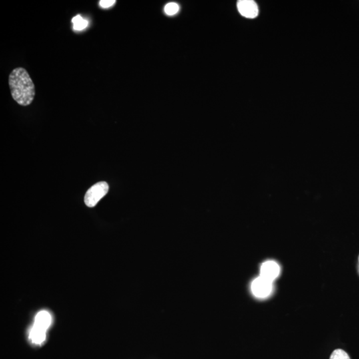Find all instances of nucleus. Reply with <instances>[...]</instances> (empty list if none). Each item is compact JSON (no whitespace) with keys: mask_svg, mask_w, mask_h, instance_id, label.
Segmentation results:
<instances>
[{"mask_svg":"<svg viewBox=\"0 0 359 359\" xmlns=\"http://www.w3.org/2000/svg\"><path fill=\"white\" fill-rule=\"evenodd\" d=\"M116 3L115 0H101L99 1L100 7L106 9L109 8L115 5Z\"/></svg>","mask_w":359,"mask_h":359,"instance_id":"nucleus-11","label":"nucleus"},{"mask_svg":"<svg viewBox=\"0 0 359 359\" xmlns=\"http://www.w3.org/2000/svg\"><path fill=\"white\" fill-rule=\"evenodd\" d=\"M251 292L257 298H266L272 292L273 282L259 275L251 283Z\"/></svg>","mask_w":359,"mask_h":359,"instance_id":"nucleus-3","label":"nucleus"},{"mask_svg":"<svg viewBox=\"0 0 359 359\" xmlns=\"http://www.w3.org/2000/svg\"><path fill=\"white\" fill-rule=\"evenodd\" d=\"M237 5L239 13L245 17L255 18L258 15V7L252 0H240L237 2Z\"/></svg>","mask_w":359,"mask_h":359,"instance_id":"nucleus-5","label":"nucleus"},{"mask_svg":"<svg viewBox=\"0 0 359 359\" xmlns=\"http://www.w3.org/2000/svg\"><path fill=\"white\" fill-rule=\"evenodd\" d=\"M46 338V330L33 325L30 332V339L35 344H41Z\"/></svg>","mask_w":359,"mask_h":359,"instance_id":"nucleus-7","label":"nucleus"},{"mask_svg":"<svg viewBox=\"0 0 359 359\" xmlns=\"http://www.w3.org/2000/svg\"><path fill=\"white\" fill-rule=\"evenodd\" d=\"M71 21L73 23V29L76 31H82V30L87 28L88 25H89V21L87 19H84L80 15L74 17Z\"/></svg>","mask_w":359,"mask_h":359,"instance_id":"nucleus-8","label":"nucleus"},{"mask_svg":"<svg viewBox=\"0 0 359 359\" xmlns=\"http://www.w3.org/2000/svg\"><path fill=\"white\" fill-rule=\"evenodd\" d=\"M9 85L12 98L19 105L28 106L35 96V85L25 69L16 68L10 73Z\"/></svg>","mask_w":359,"mask_h":359,"instance_id":"nucleus-1","label":"nucleus"},{"mask_svg":"<svg viewBox=\"0 0 359 359\" xmlns=\"http://www.w3.org/2000/svg\"><path fill=\"white\" fill-rule=\"evenodd\" d=\"M51 323V316L47 311H42L37 313L35 319L34 325L40 327V328L47 329L49 328Z\"/></svg>","mask_w":359,"mask_h":359,"instance_id":"nucleus-6","label":"nucleus"},{"mask_svg":"<svg viewBox=\"0 0 359 359\" xmlns=\"http://www.w3.org/2000/svg\"><path fill=\"white\" fill-rule=\"evenodd\" d=\"M180 7L179 4L175 2H171L167 3L165 7V12L169 15H174L179 11Z\"/></svg>","mask_w":359,"mask_h":359,"instance_id":"nucleus-9","label":"nucleus"},{"mask_svg":"<svg viewBox=\"0 0 359 359\" xmlns=\"http://www.w3.org/2000/svg\"><path fill=\"white\" fill-rule=\"evenodd\" d=\"M330 359H351L349 355L342 349H336L331 355Z\"/></svg>","mask_w":359,"mask_h":359,"instance_id":"nucleus-10","label":"nucleus"},{"mask_svg":"<svg viewBox=\"0 0 359 359\" xmlns=\"http://www.w3.org/2000/svg\"><path fill=\"white\" fill-rule=\"evenodd\" d=\"M280 270L278 263L274 261H267L261 265L260 276L273 282L280 274Z\"/></svg>","mask_w":359,"mask_h":359,"instance_id":"nucleus-4","label":"nucleus"},{"mask_svg":"<svg viewBox=\"0 0 359 359\" xmlns=\"http://www.w3.org/2000/svg\"><path fill=\"white\" fill-rule=\"evenodd\" d=\"M109 185L105 181H100L88 189L85 195V203L89 207H95L109 191Z\"/></svg>","mask_w":359,"mask_h":359,"instance_id":"nucleus-2","label":"nucleus"}]
</instances>
